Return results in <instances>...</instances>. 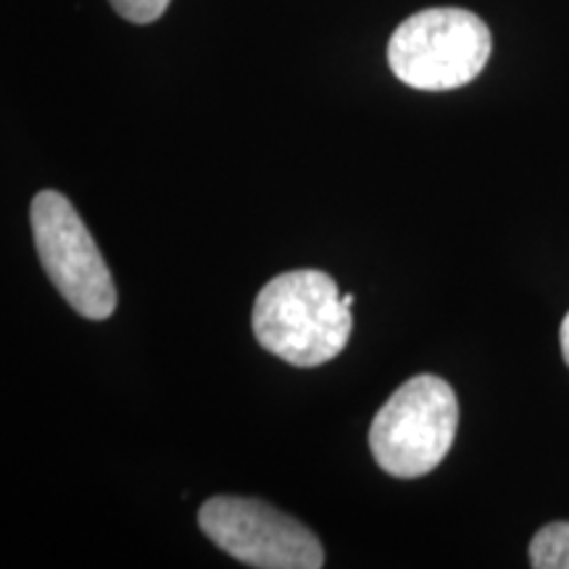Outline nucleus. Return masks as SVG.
I'll use <instances>...</instances> for the list:
<instances>
[{"instance_id":"1","label":"nucleus","mask_w":569,"mask_h":569,"mask_svg":"<svg viewBox=\"0 0 569 569\" xmlns=\"http://www.w3.org/2000/svg\"><path fill=\"white\" fill-rule=\"evenodd\" d=\"M353 330L351 306L319 269H296L269 280L253 306L256 340L293 367H319L343 351Z\"/></svg>"},{"instance_id":"2","label":"nucleus","mask_w":569,"mask_h":569,"mask_svg":"<svg viewBox=\"0 0 569 569\" xmlns=\"http://www.w3.org/2000/svg\"><path fill=\"white\" fill-rule=\"evenodd\" d=\"M459 427V401L438 375H417L403 382L369 427V448L377 465L401 480L430 475L451 451Z\"/></svg>"},{"instance_id":"3","label":"nucleus","mask_w":569,"mask_h":569,"mask_svg":"<svg viewBox=\"0 0 569 569\" xmlns=\"http://www.w3.org/2000/svg\"><path fill=\"white\" fill-rule=\"evenodd\" d=\"M490 51L493 38L478 13L427 9L396 27L388 42V63L409 88L443 92L478 80Z\"/></svg>"},{"instance_id":"4","label":"nucleus","mask_w":569,"mask_h":569,"mask_svg":"<svg viewBox=\"0 0 569 569\" xmlns=\"http://www.w3.org/2000/svg\"><path fill=\"white\" fill-rule=\"evenodd\" d=\"M34 248L56 290L84 319H109L117 309V284L98 243L67 196L42 190L32 209Z\"/></svg>"},{"instance_id":"5","label":"nucleus","mask_w":569,"mask_h":569,"mask_svg":"<svg viewBox=\"0 0 569 569\" xmlns=\"http://www.w3.org/2000/svg\"><path fill=\"white\" fill-rule=\"evenodd\" d=\"M198 525L219 549L259 569H319L325 549L293 517L256 498L213 496L201 507Z\"/></svg>"},{"instance_id":"6","label":"nucleus","mask_w":569,"mask_h":569,"mask_svg":"<svg viewBox=\"0 0 569 569\" xmlns=\"http://www.w3.org/2000/svg\"><path fill=\"white\" fill-rule=\"evenodd\" d=\"M530 565L536 569H569V522H551L532 536Z\"/></svg>"},{"instance_id":"7","label":"nucleus","mask_w":569,"mask_h":569,"mask_svg":"<svg viewBox=\"0 0 569 569\" xmlns=\"http://www.w3.org/2000/svg\"><path fill=\"white\" fill-rule=\"evenodd\" d=\"M111 9L132 24H151L167 13L172 0H109Z\"/></svg>"},{"instance_id":"8","label":"nucleus","mask_w":569,"mask_h":569,"mask_svg":"<svg viewBox=\"0 0 569 569\" xmlns=\"http://www.w3.org/2000/svg\"><path fill=\"white\" fill-rule=\"evenodd\" d=\"M559 338H561V356H565V361H567V367H569V311H567L565 322H561Z\"/></svg>"},{"instance_id":"9","label":"nucleus","mask_w":569,"mask_h":569,"mask_svg":"<svg viewBox=\"0 0 569 569\" xmlns=\"http://www.w3.org/2000/svg\"><path fill=\"white\" fill-rule=\"evenodd\" d=\"M340 301H343L346 306H353L356 298H353V293H346V296H340Z\"/></svg>"}]
</instances>
